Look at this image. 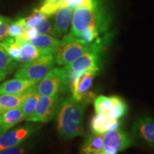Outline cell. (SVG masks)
Returning a JSON list of instances; mask_svg holds the SVG:
<instances>
[{
	"mask_svg": "<svg viewBox=\"0 0 154 154\" xmlns=\"http://www.w3.org/2000/svg\"><path fill=\"white\" fill-rule=\"evenodd\" d=\"M120 126V121L111 119L107 114L96 113L91 121V129L94 134H104L108 131L119 128Z\"/></svg>",
	"mask_w": 154,
	"mask_h": 154,
	"instance_id": "14",
	"label": "cell"
},
{
	"mask_svg": "<svg viewBox=\"0 0 154 154\" xmlns=\"http://www.w3.org/2000/svg\"><path fill=\"white\" fill-rule=\"evenodd\" d=\"M94 0H59L55 5L54 13L61 7H71L74 10L80 7H91L96 5Z\"/></svg>",
	"mask_w": 154,
	"mask_h": 154,
	"instance_id": "23",
	"label": "cell"
},
{
	"mask_svg": "<svg viewBox=\"0 0 154 154\" xmlns=\"http://www.w3.org/2000/svg\"><path fill=\"white\" fill-rule=\"evenodd\" d=\"M1 124H2V116H0V126H1Z\"/></svg>",
	"mask_w": 154,
	"mask_h": 154,
	"instance_id": "34",
	"label": "cell"
},
{
	"mask_svg": "<svg viewBox=\"0 0 154 154\" xmlns=\"http://www.w3.org/2000/svg\"><path fill=\"white\" fill-rule=\"evenodd\" d=\"M4 18H5V17H2V16H0V24H1V23L2 22V21H3Z\"/></svg>",
	"mask_w": 154,
	"mask_h": 154,
	"instance_id": "33",
	"label": "cell"
},
{
	"mask_svg": "<svg viewBox=\"0 0 154 154\" xmlns=\"http://www.w3.org/2000/svg\"><path fill=\"white\" fill-rule=\"evenodd\" d=\"M131 133L134 137L154 148V118L148 116H137L133 123Z\"/></svg>",
	"mask_w": 154,
	"mask_h": 154,
	"instance_id": "10",
	"label": "cell"
},
{
	"mask_svg": "<svg viewBox=\"0 0 154 154\" xmlns=\"http://www.w3.org/2000/svg\"><path fill=\"white\" fill-rule=\"evenodd\" d=\"M128 111V106L124 100L121 99L120 101L117 103L116 106L113 108L110 112L108 113V116L111 119L113 120H119V119L123 117L126 115V113Z\"/></svg>",
	"mask_w": 154,
	"mask_h": 154,
	"instance_id": "26",
	"label": "cell"
},
{
	"mask_svg": "<svg viewBox=\"0 0 154 154\" xmlns=\"http://www.w3.org/2000/svg\"><path fill=\"white\" fill-rule=\"evenodd\" d=\"M89 28L96 29L100 33L106 29V23L99 12L97 5L80 7L74 11L72 20L71 35L78 37L83 32Z\"/></svg>",
	"mask_w": 154,
	"mask_h": 154,
	"instance_id": "2",
	"label": "cell"
},
{
	"mask_svg": "<svg viewBox=\"0 0 154 154\" xmlns=\"http://www.w3.org/2000/svg\"><path fill=\"white\" fill-rule=\"evenodd\" d=\"M36 84L37 82H36L19 78L7 80L0 85V95L21 94L33 87Z\"/></svg>",
	"mask_w": 154,
	"mask_h": 154,
	"instance_id": "15",
	"label": "cell"
},
{
	"mask_svg": "<svg viewBox=\"0 0 154 154\" xmlns=\"http://www.w3.org/2000/svg\"><path fill=\"white\" fill-rule=\"evenodd\" d=\"M35 29L37 31L38 34H48V35L52 36L56 38L59 37L52 22H51L50 17L47 16V15L42 19L41 22L38 23Z\"/></svg>",
	"mask_w": 154,
	"mask_h": 154,
	"instance_id": "24",
	"label": "cell"
},
{
	"mask_svg": "<svg viewBox=\"0 0 154 154\" xmlns=\"http://www.w3.org/2000/svg\"><path fill=\"white\" fill-rule=\"evenodd\" d=\"M24 120V114L20 107L15 108L2 113L0 134L12 128L17 124Z\"/></svg>",
	"mask_w": 154,
	"mask_h": 154,
	"instance_id": "17",
	"label": "cell"
},
{
	"mask_svg": "<svg viewBox=\"0 0 154 154\" xmlns=\"http://www.w3.org/2000/svg\"><path fill=\"white\" fill-rule=\"evenodd\" d=\"M60 98L59 96L39 95L34 113L26 121L48 123L54 118L59 106Z\"/></svg>",
	"mask_w": 154,
	"mask_h": 154,
	"instance_id": "8",
	"label": "cell"
},
{
	"mask_svg": "<svg viewBox=\"0 0 154 154\" xmlns=\"http://www.w3.org/2000/svg\"><path fill=\"white\" fill-rule=\"evenodd\" d=\"M91 46L77 37L66 34L56 51L55 61L59 66H67L82 56Z\"/></svg>",
	"mask_w": 154,
	"mask_h": 154,
	"instance_id": "6",
	"label": "cell"
},
{
	"mask_svg": "<svg viewBox=\"0 0 154 154\" xmlns=\"http://www.w3.org/2000/svg\"><path fill=\"white\" fill-rule=\"evenodd\" d=\"M35 127L26 124L0 134V151L26 141L35 131Z\"/></svg>",
	"mask_w": 154,
	"mask_h": 154,
	"instance_id": "11",
	"label": "cell"
},
{
	"mask_svg": "<svg viewBox=\"0 0 154 154\" xmlns=\"http://www.w3.org/2000/svg\"><path fill=\"white\" fill-rule=\"evenodd\" d=\"M85 109L86 103L76 101L72 96L60 99L55 117L56 128L61 138L70 140L84 134Z\"/></svg>",
	"mask_w": 154,
	"mask_h": 154,
	"instance_id": "1",
	"label": "cell"
},
{
	"mask_svg": "<svg viewBox=\"0 0 154 154\" xmlns=\"http://www.w3.org/2000/svg\"><path fill=\"white\" fill-rule=\"evenodd\" d=\"M12 22L13 21L11 19L7 17L4 18L2 22L0 24V41L9 36V27Z\"/></svg>",
	"mask_w": 154,
	"mask_h": 154,
	"instance_id": "31",
	"label": "cell"
},
{
	"mask_svg": "<svg viewBox=\"0 0 154 154\" xmlns=\"http://www.w3.org/2000/svg\"><path fill=\"white\" fill-rule=\"evenodd\" d=\"M121 98L117 96H99L94 101V109L98 114H108L120 101Z\"/></svg>",
	"mask_w": 154,
	"mask_h": 154,
	"instance_id": "19",
	"label": "cell"
},
{
	"mask_svg": "<svg viewBox=\"0 0 154 154\" xmlns=\"http://www.w3.org/2000/svg\"><path fill=\"white\" fill-rule=\"evenodd\" d=\"M38 97H39V94L36 93V91L34 92L29 96H28L21 105L20 108L24 114V120L29 118L34 113L36 104H37Z\"/></svg>",
	"mask_w": 154,
	"mask_h": 154,
	"instance_id": "22",
	"label": "cell"
},
{
	"mask_svg": "<svg viewBox=\"0 0 154 154\" xmlns=\"http://www.w3.org/2000/svg\"><path fill=\"white\" fill-rule=\"evenodd\" d=\"M99 68H94L81 72H68L69 90L72 94V97L78 102L91 99L89 97L94 80Z\"/></svg>",
	"mask_w": 154,
	"mask_h": 154,
	"instance_id": "5",
	"label": "cell"
},
{
	"mask_svg": "<svg viewBox=\"0 0 154 154\" xmlns=\"http://www.w3.org/2000/svg\"><path fill=\"white\" fill-rule=\"evenodd\" d=\"M133 140L123 129L108 131L103 134V148L100 154H117L131 147Z\"/></svg>",
	"mask_w": 154,
	"mask_h": 154,
	"instance_id": "9",
	"label": "cell"
},
{
	"mask_svg": "<svg viewBox=\"0 0 154 154\" xmlns=\"http://www.w3.org/2000/svg\"><path fill=\"white\" fill-rule=\"evenodd\" d=\"M29 150L28 143L23 142L18 145H15L11 147L7 148L0 151V154H27Z\"/></svg>",
	"mask_w": 154,
	"mask_h": 154,
	"instance_id": "29",
	"label": "cell"
},
{
	"mask_svg": "<svg viewBox=\"0 0 154 154\" xmlns=\"http://www.w3.org/2000/svg\"><path fill=\"white\" fill-rule=\"evenodd\" d=\"M26 29L25 18L17 19L15 22H12L9 27L8 34L10 37H18L24 33Z\"/></svg>",
	"mask_w": 154,
	"mask_h": 154,
	"instance_id": "25",
	"label": "cell"
},
{
	"mask_svg": "<svg viewBox=\"0 0 154 154\" xmlns=\"http://www.w3.org/2000/svg\"><path fill=\"white\" fill-rule=\"evenodd\" d=\"M69 88L66 69L54 68L34 86L36 93L43 96H59Z\"/></svg>",
	"mask_w": 154,
	"mask_h": 154,
	"instance_id": "3",
	"label": "cell"
},
{
	"mask_svg": "<svg viewBox=\"0 0 154 154\" xmlns=\"http://www.w3.org/2000/svg\"><path fill=\"white\" fill-rule=\"evenodd\" d=\"M59 1V0H44L43 5L38 9L47 16H51L54 14V7Z\"/></svg>",
	"mask_w": 154,
	"mask_h": 154,
	"instance_id": "30",
	"label": "cell"
},
{
	"mask_svg": "<svg viewBox=\"0 0 154 154\" xmlns=\"http://www.w3.org/2000/svg\"><path fill=\"white\" fill-rule=\"evenodd\" d=\"M17 67V61L12 60L0 45V82L5 80Z\"/></svg>",
	"mask_w": 154,
	"mask_h": 154,
	"instance_id": "20",
	"label": "cell"
},
{
	"mask_svg": "<svg viewBox=\"0 0 154 154\" xmlns=\"http://www.w3.org/2000/svg\"><path fill=\"white\" fill-rule=\"evenodd\" d=\"M46 16L47 15L42 12L38 9H34L33 13L30 16H29L27 18H25L26 28H35Z\"/></svg>",
	"mask_w": 154,
	"mask_h": 154,
	"instance_id": "27",
	"label": "cell"
},
{
	"mask_svg": "<svg viewBox=\"0 0 154 154\" xmlns=\"http://www.w3.org/2000/svg\"><path fill=\"white\" fill-rule=\"evenodd\" d=\"M74 11V9L71 7H61L49 16L59 37L66 34L69 31L72 24Z\"/></svg>",
	"mask_w": 154,
	"mask_h": 154,
	"instance_id": "12",
	"label": "cell"
},
{
	"mask_svg": "<svg viewBox=\"0 0 154 154\" xmlns=\"http://www.w3.org/2000/svg\"><path fill=\"white\" fill-rule=\"evenodd\" d=\"M101 50V40L98 38L91 44L90 47L82 56L72 63L65 66V69L68 72L77 73L91 69L99 68Z\"/></svg>",
	"mask_w": 154,
	"mask_h": 154,
	"instance_id": "7",
	"label": "cell"
},
{
	"mask_svg": "<svg viewBox=\"0 0 154 154\" xmlns=\"http://www.w3.org/2000/svg\"><path fill=\"white\" fill-rule=\"evenodd\" d=\"M99 34V31L96 29L89 28L83 32L77 38L84 43L90 44L93 43L96 38H98Z\"/></svg>",
	"mask_w": 154,
	"mask_h": 154,
	"instance_id": "28",
	"label": "cell"
},
{
	"mask_svg": "<svg viewBox=\"0 0 154 154\" xmlns=\"http://www.w3.org/2000/svg\"><path fill=\"white\" fill-rule=\"evenodd\" d=\"M103 148V134H94L88 135L82 146V151L101 153Z\"/></svg>",
	"mask_w": 154,
	"mask_h": 154,
	"instance_id": "21",
	"label": "cell"
},
{
	"mask_svg": "<svg viewBox=\"0 0 154 154\" xmlns=\"http://www.w3.org/2000/svg\"><path fill=\"white\" fill-rule=\"evenodd\" d=\"M29 42L38 49L47 50L54 53L56 52L61 44V41L57 38L43 34H38Z\"/></svg>",
	"mask_w": 154,
	"mask_h": 154,
	"instance_id": "18",
	"label": "cell"
},
{
	"mask_svg": "<svg viewBox=\"0 0 154 154\" xmlns=\"http://www.w3.org/2000/svg\"><path fill=\"white\" fill-rule=\"evenodd\" d=\"M54 54H48L24 63L15 73V78L38 82L54 68Z\"/></svg>",
	"mask_w": 154,
	"mask_h": 154,
	"instance_id": "4",
	"label": "cell"
},
{
	"mask_svg": "<svg viewBox=\"0 0 154 154\" xmlns=\"http://www.w3.org/2000/svg\"><path fill=\"white\" fill-rule=\"evenodd\" d=\"M80 154H100L95 152H86V151H81Z\"/></svg>",
	"mask_w": 154,
	"mask_h": 154,
	"instance_id": "32",
	"label": "cell"
},
{
	"mask_svg": "<svg viewBox=\"0 0 154 154\" xmlns=\"http://www.w3.org/2000/svg\"><path fill=\"white\" fill-rule=\"evenodd\" d=\"M15 39L18 41L21 48L20 57L17 60L18 62L26 63L37 59L42 55L48 54H55L51 51H47V50L38 49L32 45L29 42L24 41L19 37H16Z\"/></svg>",
	"mask_w": 154,
	"mask_h": 154,
	"instance_id": "16",
	"label": "cell"
},
{
	"mask_svg": "<svg viewBox=\"0 0 154 154\" xmlns=\"http://www.w3.org/2000/svg\"><path fill=\"white\" fill-rule=\"evenodd\" d=\"M34 92H35L34 86L21 94L0 95V114L11 109L20 107L24 100Z\"/></svg>",
	"mask_w": 154,
	"mask_h": 154,
	"instance_id": "13",
	"label": "cell"
}]
</instances>
